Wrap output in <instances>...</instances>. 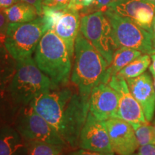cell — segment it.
<instances>
[{
  "instance_id": "d6a6232c",
  "label": "cell",
  "mask_w": 155,
  "mask_h": 155,
  "mask_svg": "<svg viewBox=\"0 0 155 155\" xmlns=\"http://www.w3.org/2000/svg\"><path fill=\"white\" fill-rule=\"evenodd\" d=\"M4 94H5V91L0 90V107L4 102Z\"/></svg>"
},
{
  "instance_id": "ffe728a7",
  "label": "cell",
  "mask_w": 155,
  "mask_h": 155,
  "mask_svg": "<svg viewBox=\"0 0 155 155\" xmlns=\"http://www.w3.org/2000/svg\"><path fill=\"white\" fill-rule=\"evenodd\" d=\"M151 63L152 58L150 54H143L126 65L116 75L124 78L125 80L134 78L146 72Z\"/></svg>"
},
{
  "instance_id": "d4e9b609",
  "label": "cell",
  "mask_w": 155,
  "mask_h": 155,
  "mask_svg": "<svg viewBox=\"0 0 155 155\" xmlns=\"http://www.w3.org/2000/svg\"><path fill=\"white\" fill-rule=\"evenodd\" d=\"M115 1L116 0H94L92 12L96 11H101L105 12Z\"/></svg>"
},
{
  "instance_id": "836d02e7",
  "label": "cell",
  "mask_w": 155,
  "mask_h": 155,
  "mask_svg": "<svg viewBox=\"0 0 155 155\" xmlns=\"http://www.w3.org/2000/svg\"><path fill=\"white\" fill-rule=\"evenodd\" d=\"M153 79H154V88H155V75H153Z\"/></svg>"
},
{
  "instance_id": "277c9868",
  "label": "cell",
  "mask_w": 155,
  "mask_h": 155,
  "mask_svg": "<svg viewBox=\"0 0 155 155\" xmlns=\"http://www.w3.org/2000/svg\"><path fill=\"white\" fill-rule=\"evenodd\" d=\"M49 77L32 57L17 61V68L7 90L15 104L28 106L36 97L55 89Z\"/></svg>"
},
{
  "instance_id": "9a60e30c",
  "label": "cell",
  "mask_w": 155,
  "mask_h": 155,
  "mask_svg": "<svg viewBox=\"0 0 155 155\" xmlns=\"http://www.w3.org/2000/svg\"><path fill=\"white\" fill-rule=\"evenodd\" d=\"M127 81L130 92L142 108L147 122H152L155 113L154 79L148 72Z\"/></svg>"
},
{
  "instance_id": "2e32d148",
  "label": "cell",
  "mask_w": 155,
  "mask_h": 155,
  "mask_svg": "<svg viewBox=\"0 0 155 155\" xmlns=\"http://www.w3.org/2000/svg\"><path fill=\"white\" fill-rule=\"evenodd\" d=\"M0 155H28V142L16 128H0Z\"/></svg>"
},
{
  "instance_id": "7a4b0ae2",
  "label": "cell",
  "mask_w": 155,
  "mask_h": 155,
  "mask_svg": "<svg viewBox=\"0 0 155 155\" xmlns=\"http://www.w3.org/2000/svg\"><path fill=\"white\" fill-rule=\"evenodd\" d=\"M74 65L71 81L83 96L90 98L93 88L106 83L108 63L79 32L75 43Z\"/></svg>"
},
{
  "instance_id": "5bb4252c",
  "label": "cell",
  "mask_w": 155,
  "mask_h": 155,
  "mask_svg": "<svg viewBox=\"0 0 155 155\" xmlns=\"http://www.w3.org/2000/svg\"><path fill=\"white\" fill-rule=\"evenodd\" d=\"M108 84L116 91L119 96L117 118L130 124L147 122L142 108L134 98L124 78L114 75L110 79Z\"/></svg>"
},
{
  "instance_id": "8d00e7d4",
  "label": "cell",
  "mask_w": 155,
  "mask_h": 155,
  "mask_svg": "<svg viewBox=\"0 0 155 155\" xmlns=\"http://www.w3.org/2000/svg\"><path fill=\"white\" fill-rule=\"evenodd\" d=\"M61 155H63V154H61Z\"/></svg>"
},
{
  "instance_id": "83f0119b",
  "label": "cell",
  "mask_w": 155,
  "mask_h": 155,
  "mask_svg": "<svg viewBox=\"0 0 155 155\" xmlns=\"http://www.w3.org/2000/svg\"><path fill=\"white\" fill-rule=\"evenodd\" d=\"M70 155H114V154H105V153L96 152L94 151H90L81 149V150L75 151Z\"/></svg>"
},
{
  "instance_id": "7402d4cb",
  "label": "cell",
  "mask_w": 155,
  "mask_h": 155,
  "mask_svg": "<svg viewBox=\"0 0 155 155\" xmlns=\"http://www.w3.org/2000/svg\"><path fill=\"white\" fill-rule=\"evenodd\" d=\"M134 129L136 137L139 146L155 144V128L148 122L131 124Z\"/></svg>"
},
{
  "instance_id": "e0dca14e",
  "label": "cell",
  "mask_w": 155,
  "mask_h": 155,
  "mask_svg": "<svg viewBox=\"0 0 155 155\" xmlns=\"http://www.w3.org/2000/svg\"><path fill=\"white\" fill-rule=\"evenodd\" d=\"M142 55L139 50L129 48H120L114 51L111 63L108 65L106 74V83H108L112 76L116 75L126 65Z\"/></svg>"
},
{
  "instance_id": "4fadbf2b",
  "label": "cell",
  "mask_w": 155,
  "mask_h": 155,
  "mask_svg": "<svg viewBox=\"0 0 155 155\" xmlns=\"http://www.w3.org/2000/svg\"><path fill=\"white\" fill-rule=\"evenodd\" d=\"M119 96L108 83H101L93 88L89 98V111L97 119L104 121L117 117Z\"/></svg>"
},
{
  "instance_id": "5b68a950",
  "label": "cell",
  "mask_w": 155,
  "mask_h": 155,
  "mask_svg": "<svg viewBox=\"0 0 155 155\" xmlns=\"http://www.w3.org/2000/svg\"><path fill=\"white\" fill-rule=\"evenodd\" d=\"M50 25L42 16L24 23H9L4 45L15 61L32 57Z\"/></svg>"
},
{
  "instance_id": "cb8c5ba5",
  "label": "cell",
  "mask_w": 155,
  "mask_h": 155,
  "mask_svg": "<svg viewBox=\"0 0 155 155\" xmlns=\"http://www.w3.org/2000/svg\"><path fill=\"white\" fill-rule=\"evenodd\" d=\"M9 22L3 11H0V45H4Z\"/></svg>"
},
{
  "instance_id": "603a6c76",
  "label": "cell",
  "mask_w": 155,
  "mask_h": 155,
  "mask_svg": "<svg viewBox=\"0 0 155 155\" xmlns=\"http://www.w3.org/2000/svg\"><path fill=\"white\" fill-rule=\"evenodd\" d=\"M94 3V0H71L68 7L78 12L82 17L92 12Z\"/></svg>"
},
{
  "instance_id": "e575fe53",
  "label": "cell",
  "mask_w": 155,
  "mask_h": 155,
  "mask_svg": "<svg viewBox=\"0 0 155 155\" xmlns=\"http://www.w3.org/2000/svg\"><path fill=\"white\" fill-rule=\"evenodd\" d=\"M150 1H152V2H155V0H150Z\"/></svg>"
},
{
  "instance_id": "4dcf8cb0",
  "label": "cell",
  "mask_w": 155,
  "mask_h": 155,
  "mask_svg": "<svg viewBox=\"0 0 155 155\" xmlns=\"http://www.w3.org/2000/svg\"><path fill=\"white\" fill-rule=\"evenodd\" d=\"M151 58H152V63L150 66V71L152 75H155V49L150 54Z\"/></svg>"
},
{
  "instance_id": "4316f807",
  "label": "cell",
  "mask_w": 155,
  "mask_h": 155,
  "mask_svg": "<svg viewBox=\"0 0 155 155\" xmlns=\"http://www.w3.org/2000/svg\"><path fill=\"white\" fill-rule=\"evenodd\" d=\"M139 155H155V144H146L140 146L138 150Z\"/></svg>"
},
{
  "instance_id": "d590c367",
  "label": "cell",
  "mask_w": 155,
  "mask_h": 155,
  "mask_svg": "<svg viewBox=\"0 0 155 155\" xmlns=\"http://www.w3.org/2000/svg\"><path fill=\"white\" fill-rule=\"evenodd\" d=\"M131 155H139V154H131Z\"/></svg>"
},
{
  "instance_id": "484cf974",
  "label": "cell",
  "mask_w": 155,
  "mask_h": 155,
  "mask_svg": "<svg viewBox=\"0 0 155 155\" xmlns=\"http://www.w3.org/2000/svg\"><path fill=\"white\" fill-rule=\"evenodd\" d=\"M71 0H43L42 6L50 8L62 9L68 7Z\"/></svg>"
},
{
  "instance_id": "30bf717a",
  "label": "cell",
  "mask_w": 155,
  "mask_h": 155,
  "mask_svg": "<svg viewBox=\"0 0 155 155\" xmlns=\"http://www.w3.org/2000/svg\"><path fill=\"white\" fill-rule=\"evenodd\" d=\"M104 124L114 153L118 155H131L139 150L140 146L130 123L114 117L104 121Z\"/></svg>"
},
{
  "instance_id": "9c48e42d",
  "label": "cell",
  "mask_w": 155,
  "mask_h": 155,
  "mask_svg": "<svg viewBox=\"0 0 155 155\" xmlns=\"http://www.w3.org/2000/svg\"><path fill=\"white\" fill-rule=\"evenodd\" d=\"M16 129L27 141H40L66 146L59 134L30 105L24 106L17 119Z\"/></svg>"
},
{
  "instance_id": "52a82bcc",
  "label": "cell",
  "mask_w": 155,
  "mask_h": 155,
  "mask_svg": "<svg viewBox=\"0 0 155 155\" xmlns=\"http://www.w3.org/2000/svg\"><path fill=\"white\" fill-rule=\"evenodd\" d=\"M80 32L109 65L116 48L112 37L111 24L105 13L96 11L81 17Z\"/></svg>"
},
{
  "instance_id": "1f68e13d",
  "label": "cell",
  "mask_w": 155,
  "mask_h": 155,
  "mask_svg": "<svg viewBox=\"0 0 155 155\" xmlns=\"http://www.w3.org/2000/svg\"><path fill=\"white\" fill-rule=\"evenodd\" d=\"M151 35H152L153 47H154V48L155 49V15L154 17V19H153L152 29H151Z\"/></svg>"
},
{
  "instance_id": "8992f818",
  "label": "cell",
  "mask_w": 155,
  "mask_h": 155,
  "mask_svg": "<svg viewBox=\"0 0 155 155\" xmlns=\"http://www.w3.org/2000/svg\"><path fill=\"white\" fill-rule=\"evenodd\" d=\"M105 15L111 26L112 37L116 49L129 48L139 50L143 54H150L154 50L152 35L132 19L120 16L111 10Z\"/></svg>"
},
{
  "instance_id": "f1b7e54d",
  "label": "cell",
  "mask_w": 155,
  "mask_h": 155,
  "mask_svg": "<svg viewBox=\"0 0 155 155\" xmlns=\"http://www.w3.org/2000/svg\"><path fill=\"white\" fill-rule=\"evenodd\" d=\"M21 1L25 2L33 5L36 8L37 11H38L39 16H41L42 12V3H43V0H21Z\"/></svg>"
},
{
  "instance_id": "7c38bea8",
  "label": "cell",
  "mask_w": 155,
  "mask_h": 155,
  "mask_svg": "<svg viewBox=\"0 0 155 155\" xmlns=\"http://www.w3.org/2000/svg\"><path fill=\"white\" fill-rule=\"evenodd\" d=\"M108 10L120 16L132 19L139 26L149 31L155 15V2L150 0H116Z\"/></svg>"
},
{
  "instance_id": "8fae6325",
  "label": "cell",
  "mask_w": 155,
  "mask_h": 155,
  "mask_svg": "<svg viewBox=\"0 0 155 155\" xmlns=\"http://www.w3.org/2000/svg\"><path fill=\"white\" fill-rule=\"evenodd\" d=\"M78 146L81 149L94 152L114 154L104 121L97 119L90 111L81 130Z\"/></svg>"
},
{
  "instance_id": "ac0fdd59",
  "label": "cell",
  "mask_w": 155,
  "mask_h": 155,
  "mask_svg": "<svg viewBox=\"0 0 155 155\" xmlns=\"http://www.w3.org/2000/svg\"><path fill=\"white\" fill-rule=\"evenodd\" d=\"M3 12L9 23L28 22L40 17L33 5L22 1L4 9Z\"/></svg>"
},
{
  "instance_id": "6da1fadb",
  "label": "cell",
  "mask_w": 155,
  "mask_h": 155,
  "mask_svg": "<svg viewBox=\"0 0 155 155\" xmlns=\"http://www.w3.org/2000/svg\"><path fill=\"white\" fill-rule=\"evenodd\" d=\"M29 105L57 131L67 145L76 147L89 112V98L77 88L51 89Z\"/></svg>"
},
{
  "instance_id": "ba28073f",
  "label": "cell",
  "mask_w": 155,
  "mask_h": 155,
  "mask_svg": "<svg viewBox=\"0 0 155 155\" xmlns=\"http://www.w3.org/2000/svg\"><path fill=\"white\" fill-rule=\"evenodd\" d=\"M41 16L47 20L50 30H53L64 42L70 56L73 58L74 57L75 40L80 32V13L68 7L55 9L42 6Z\"/></svg>"
},
{
  "instance_id": "44dd1931",
  "label": "cell",
  "mask_w": 155,
  "mask_h": 155,
  "mask_svg": "<svg viewBox=\"0 0 155 155\" xmlns=\"http://www.w3.org/2000/svg\"><path fill=\"white\" fill-rule=\"evenodd\" d=\"M28 142V155H61L63 152V145L50 144L40 141Z\"/></svg>"
},
{
  "instance_id": "d6986e66",
  "label": "cell",
  "mask_w": 155,
  "mask_h": 155,
  "mask_svg": "<svg viewBox=\"0 0 155 155\" xmlns=\"http://www.w3.org/2000/svg\"><path fill=\"white\" fill-rule=\"evenodd\" d=\"M17 68V61L5 45H0V90L8 88Z\"/></svg>"
},
{
  "instance_id": "3957f363",
  "label": "cell",
  "mask_w": 155,
  "mask_h": 155,
  "mask_svg": "<svg viewBox=\"0 0 155 155\" xmlns=\"http://www.w3.org/2000/svg\"><path fill=\"white\" fill-rule=\"evenodd\" d=\"M72 58L66 46L53 30H48L39 42L34 60L55 88L65 86L71 76Z\"/></svg>"
},
{
  "instance_id": "f546056e",
  "label": "cell",
  "mask_w": 155,
  "mask_h": 155,
  "mask_svg": "<svg viewBox=\"0 0 155 155\" xmlns=\"http://www.w3.org/2000/svg\"><path fill=\"white\" fill-rule=\"evenodd\" d=\"M19 1L21 0H0V11H3Z\"/></svg>"
}]
</instances>
